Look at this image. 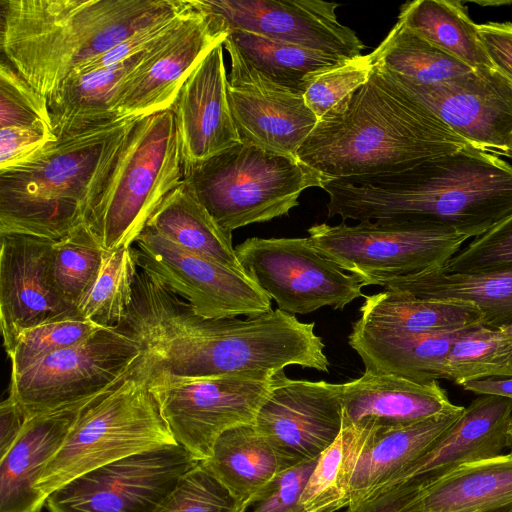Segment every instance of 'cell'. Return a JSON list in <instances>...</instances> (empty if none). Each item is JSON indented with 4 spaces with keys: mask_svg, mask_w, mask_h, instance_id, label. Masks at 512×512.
<instances>
[{
    "mask_svg": "<svg viewBox=\"0 0 512 512\" xmlns=\"http://www.w3.org/2000/svg\"><path fill=\"white\" fill-rule=\"evenodd\" d=\"M200 461L180 479L154 512H246Z\"/></svg>",
    "mask_w": 512,
    "mask_h": 512,
    "instance_id": "obj_41",
    "label": "cell"
},
{
    "mask_svg": "<svg viewBox=\"0 0 512 512\" xmlns=\"http://www.w3.org/2000/svg\"><path fill=\"white\" fill-rule=\"evenodd\" d=\"M27 417L12 396L0 404V458L3 457L19 437Z\"/></svg>",
    "mask_w": 512,
    "mask_h": 512,
    "instance_id": "obj_48",
    "label": "cell"
},
{
    "mask_svg": "<svg viewBox=\"0 0 512 512\" xmlns=\"http://www.w3.org/2000/svg\"><path fill=\"white\" fill-rule=\"evenodd\" d=\"M139 117L58 136L0 171V234L58 241L86 222Z\"/></svg>",
    "mask_w": 512,
    "mask_h": 512,
    "instance_id": "obj_4",
    "label": "cell"
},
{
    "mask_svg": "<svg viewBox=\"0 0 512 512\" xmlns=\"http://www.w3.org/2000/svg\"><path fill=\"white\" fill-rule=\"evenodd\" d=\"M226 39L267 78L303 95L308 74L346 59L241 30H229Z\"/></svg>",
    "mask_w": 512,
    "mask_h": 512,
    "instance_id": "obj_34",
    "label": "cell"
},
{
    "mask_svg": "<svg viewBox=\"0 0 512 512\" xmlns=\"http://www.w3.org/2000/svg\"><path fill=\"white\" fill-rule=\"evenodd\" d=\"M502 156L508 157L512 159V139L507 147V149L504 151Z\"/></svg>",
    "mask_w": 512,
    "mask_h": 512,
    "instance_id": "obj_52",
    "label": "cell"
},
{
    "mask_svg": "<svg viewBox=\"0 0 512 512\" xmlns=\"http://www.w3.org/2000/svg\"><path fill=\"white\" fill-rule=\"evenodd\" d=\"M137 272L132 246L106 252L95 283L77 306L81 316L103 328L116 327L128 313Z\"/></svg>",
    "mask_w": 512,
    "mask_h": 512,
    "instance_id": "obj_38",
    "label": "cell"
},
{
    "mask_svg": "<svg viewBox=\"0 0 512 512\" xmlns=\"http://www.w3.org/2000/svg\"><path fill=\"white\" fill-rule=\"evenodd\" d=\"M317 459L304 460L282 470L266 486L252 512H305L301 496Z\"/></svg>",
    "mask_w": 512,
    "mask_h": 512,
    "instance_id": "obj_44",
    "label": "cell"
},
{
    "mask_svg": "<svg viewBox=\"0 0 512 512\" xmlns=\"http://www.w3.org/2000/svg\"><path fill=\"white\" fill-rule=\"evenodd\" d=\"M465 391L476 395H493L512 400V377H491L465 382L461 385Z\"/></svg>",
    "mask_w": 512,
    "mask_h": 512,
    "instance_id": "obj_49",
    "label": "cell"
},
{
    "mask_svg": "<svg viewBox=\"0 0 512 512\" xmlns=\"http://www.w3.org/2000/svg\"><path fill=\"white\" fill-rule=\"evenodd\" d=\"M369 430L342 426L317 459L301 496L305 512H336L348 507L352 476Z\"/></svg>",
    "mask_w": 512,
    "mask_h": 512,
    "instance_id": "obj_35",
    "label": "cell"
},
{
    "mask_svg": "<svg viewBox=\"0 0 512 512\" xmlns=\"http://www.w3.org/2000/svg\"><path fill=\"white\" fill-rule=\"evenodd\" d=\"M255 426L291 463L318 458L342 429V384L272 377Z\"/></svg>",
    "mask_w": 512,
    "mask_h": 512,
    "instance_id": "obj_17",
    "label": "cell"
},
{
    "mask_svg": "<svg viewBox=\"0 0 512 512\" xmlns=\"http://www.w3.org/2000/svg\"><path fill=\"white\" fill-rule=\"evenodd\" d=\"M485 512H512V503L508 504L506 506H503V507H500L497 509H493V510H489V511H485Z\"/></svg>",
    "mask_w": 512,
    "mask_h": 512,
    "instance_id": "obj_51",
    "label": "cell"
},
{
    "mask_svg": "<svg viewBox=\"0 0 512 512\" xmlns=\"http://www.w3.org/2000/svg\"><path fill=\"white\" fill-rule=\"evenodd\" d=\"M512 503V454L461 466L419 491L402 512H485Z\"/></svg>",
    "mask_w": 512,
    "mask_h": 512,
    "instance_id": "obj_26",
    "label": "cell"
},
{
    "mask_svg": "<svg viewBox=\"0 0 512 512\" xmlns=\"http://www.w3.org/2000/svg\"><path fill=\"white\" fill-rule=\"evenodd\" d=\"M478 30L492 65L512 83V23L478 24Z\"/></svg>",
    "mask_w": 512,
    "mask_h": 512,
    "instance_id": "obj_46",
    "label": "cell"
},
{
    "mask_svg": "<svg viewBox=\"0 0 512 512\" xmlns=\"http://www.w3.org/2000/svg\"><path fill=\"white\" fill-rule=\"evenodd\" d=\"M190 0H0L4 61L47 101L77 68Z\"/></svg>",
    "mask_w": 512,
    "mask_h": 512,
    "instance_id": "obj_3",
    "label": "cell"
},
{
    "mask_svg": "<svg viewBox=\"0 0 512 512\" xmlns=\"http://www.w3.org/2000/svg\"><path fill=\"white\" fill-rule=\"evenodd\" d=\"M466 329L393 335L352 325L348 344L361 358L365 370L424 383L445 379L447 354L455 339Z\"/></svg>",
    "mask_w": 512,
    "mask_h": 512,
    "instance_id": "obj_27",
    "label": "cell"
},
{
    "mask_svg": "<svg viewBox=\"0 0 512 512\" xmlns=\"http://www.w3.org/2000/svg\"><path fill=\"white\" fill-rule=\"evenodd\" d=\"M0 239V327L8 355L25 331L81 314L51 279L54 241L18 234H0Z\"/></svg>",
    "mask_w": 512,
    "mask_h": 512,
    "instance_id": "obj_19",
    "label": "cell"
},
{
    "mask_svg": "<svg viewBox=\"0 0 512 512\" xmlns=\"http://www.w3.org/2000/svg\"><path fill=\"white\" fill-rule=\"evenodd\" d=\"M464 409L459 406L406 427L369 430L352 476L348 506L387 487L459 419Z\"/></svg>",
    "mask_w": 512,
    "mask_h": 512,
    "instance_id": "obj_24",
    "label": "cell"
},
{
    "mask_svg": "<svg viewBox=\"0 0 512 512\" xmlns=\"http://www.w3.org/2000/svg\"><path fill=\"white\" fill-rule=\"evenodd\" d=\"M145 227L191 253L245 272L232 245V233L218 225L184 180L162 201Z\"/></svg>",
    "mask_w": 512,
    "mask_h": 512,
    "instance_id": "obj_31",
    "label": "cell"
},
{
    "mask_svg": "<svg viewBox=\"0 0 512 512\" xmlns=\"http://www.w3.org/2000/svg\"><path fill=\"white\" fill-rule=\"evenodd\" d=\"M470 144L377 65L316 126L297 159L331 179L391 174Z\"/></svg>",
    "mask_w": 512,
    "mask_h": 512,
    "instance_id": "obj_2",
    "label": "cell"
},
{
    "mask_svg": "<svg viewBox=\"0 0 512 512\" xmlns=\"http://www.w3.org/2000/svg\"><path fill=\"white\" fill-rule=\"evenodd\" d=\"M201 462L248 508L282 470L295 465L254 424L236 426L222 433L214 443L211 456Z\"/></svg>",
    "mask_w": 512,
    "mask_h": 512,
    "instance_id": "obj_25",
    "label": "cell"
},
{
    "mask_svg": "<svg viewBox=\"0 0 512 512\" xmlns=\"http://www.w3.org/2000/svg\"><path fill=\"white\" fill-rule=\"evenodd\" d=\"M223 42L199 62L171 108L184 176L210 157L241 142L229 106Z\"/></svg>",
    "mask_w": 512,
    "mask_h": 512,
    "instance_id": "obj_20",
    "label": "cell"
},
{
    "mask_svg": "<svg viewBox=\"0 0 512 512\" xmlns=\"http://www.w3.org/2000/svg\"><path fill=\"white\" fill-rule=\"evenodd\" d=\"M373 69V57L369 53L308 74L304 79L306 105L318 120L321 119L362 87L369 80Z\"/></svg>",
    "mask_w": 512,
    "mask_h": 512,
    "instance_id": "obj_40",
    "label": "cell"
},
{
    "mask_svg": "<svg viewBox=\"0 0 512 512\" xmlns=\"http://www.w3.org/2000/svg\"><path fill=\"white\" fill-rule=\"evenodd\" d=\"M145 51L120 63L70 74L47 101L55 135L119 118L116 108L122 85Z\"/></svg>",
    "mask_w": 512,
    "mask_h": 512,
    "instance_id": "obj_30",
    "label": "cell"
},
{
    "mask_svg": "<svg viewBox=\"0 0 512 512\" xmlns=\"http://www.w3.org/2000/svg\"><path fill=\"white\" fill-rule=\"evenodd\" d=\"M375 286L423 299L469 302L480 311L484 326L512 324V270L461 274L437 268L383 280Z\"/></svg>",
    "mask_w": 512,
    "mask_h": 512,
    "instance_id": "obj_29",
    "label": "cell"
},
{
    "mask_svg": "<svg viewBox=\"0 0 512 512\" xmlns=\"http://www.w3.org/2000/svg\"><path fill=\"white\" fill-rule=\"evenodd\" d=\"M52 128L47 100L6 61H0V129Z\"/></svg>",
    "mask_w": 512,
    "mask_h": 512,
    "instance_id": "obj_43",
    "label": "cell"
},
{
    "mask_svg": "<svg viewBox=\"0 0 512 512\" xmlns=\"http://www.w3.org/2000/svg\"><path fill=\"white\" fill-rule=\"evenodd\" d=\"M371 54L374 65L417 84H435L474 70L398 21Z\"/></svg>",
    "mask_w": 512,
    "mask_h": 512,
    "instance_id": "obj_33",
    "label": "cell"
},
{
    "mask_svg": "<svg viewBox=\"0 0 512 512\" xmlns=\"http://www.w3.org/2000/svg\"><path fill=\"white\" fill-rule=\"evenodd\" d=\"M191 2V0H190ZM192 8L174 13L123 40L121 43L92 59L72 73H85L99 68L123 62L130 57L137 55L154 45L162 37L168 34L181 20V18ZM71 73V74H72Z\"/></svg>",
    "mask_w": 512,
    "mask_h": 512,
    "instance_id": "obj_45",
    "label": "cell"
},
{
    "mask_svg": "<svg viewBox=\"0 0 512 512\" xmlns=\"http://www.w3.org/2000/svg\"><path fill=\"white\" fill-rule=\"evenodd\" d=\"M135 244L137 267L204 318H249L272 310L271 298L246 272L191 253L149 227Z\"/></svg>",
    "mask_w": 512,
    "mask_h": 512,
    "instance_id": "obj_12",
    "label": "cell"
},
{
    "mask_svg": "<svg viewBox=\"0 0 512 512\" xmlns=\"http://www.w3.org/2000/svg\"><path fill=\"white\" fill-rule=\"evenodd\" d=\"M106 251L86 222L66 237L54 241L49 260L50 276L60 296L77 306L95 283Z\"/></svg>",
    "mask_w": 512,
    "mask_h": 512,
    "instance_id": "obj_37",
    "label": "cell"
},
{
    "mask_svg": "<svg viewBox=\"0 0 512 512\" xmlns=\"http://www.w3.org/2000/svg\"><path fill=\"white\" fill-rule=\"evenodd\" d=\"M231 60L227 94L240 140L297 158L318 122L304 95L273 82L225 38Z\"/></svg>",
    "mask_w": 512,
    "mask_h": 512,
    "instance_id": "obj_16",
    "label": "cell"
},
{
    "mask_svg": "<svg viewBox=\"0 0 512 512\" xmlns=\"http://www.w3.org/2000/svg\"><path fill=\"white\" fill-rule=\"evenodd\" d=\"M360 317L352 325L381 334L449 332L483 325L469 302L423 299L384 289L365 296Z\"/></svg>",
    "mask_w": 512,
    "mask_h": 512,
    "instance_id": "obj_28",
    "label": "cell"
},
{
    "mask_svg": "<svg viewBox=\"0 0 512 512\" xmlns=\"http://www.w3.org/2000/svg\"><path fill=\"white\" fill-rule=\"evenodd\" d=\"M438 381L416 382L365 370L342 384V426L394 429L457 409Z\"/></svg>",
    "mask_w": 512,
    "mask_h": 512,
    "instance_id": "obj_22",
    "label": "cell"
},
{
    "mask_svg": "<svg viewBox=\"0 0 512 512\" xmlns=\"http://www.w3.org/2000/svg\"><path fill=\"white\" fill-rule=\"evenodd\" d=\"M512 417V400L480 395L459 419L387 486L416 480L426 486L457 468L502 455ZM385 488V487H384Z\"/></svg>",
    "mask_w": 512,
    "mask_h": 512,
    "instance_id": "obj_21",
    "label": "cell"
},
{
    "mask_svg": "<svg viewBox=\"0 0 512 512\" xmlns=\"http://www.w3.org/2000/svg\"><path fill=\"white\" fill-rule=\"evenodd\" d=\"M307 231L320 254L364 286L441 268L469 239L449 228L394 221L320 223Z\"/></svg>",
    "mask_w": 512,
    "mask_h": 512,
    "instance_id": "obj_8",
    "label": "cell"
},
{
    "mask_svg": "<svg viewBox=\"0 0 512 512\" xmlns=\"http://www.w3.org/2000/svg\"><path fill=\"white\" fill-rule=\"evenodd\" d=\"M102 328L82 316H76L25 331L8 354L11 375H18L44 357L86 340Z\"/></svg>",
    "mask_w": 512,
    "mask_h": 512,
    "instance_id": "obj_39",
    "label": "cell"
},
{
    "mask_svg": "<svg viewBox=\"0 0 512 512\" xmlns=\"http://www.w3.org/2000/svg\"><path fill=\"white\" fill-rule=\"evenodd\" d=\"M149 375L150 389L173 437L198 461L211 456L225 431L255 424L273 383V376L247 374L192 379Z\"/></svg>",
    "mask_w": 512,
    "mask_h": 512,
    "instance_id": "obj_10",
    "label": "cell"
},
{
    "mask_svg": "<svg viewBox=\"0 0 512 512\" xmlns=\"http://www.w3.org/2000/svg\"><path fill=\"white\" fill-rule=\"evenodd\" d=\"M142 355L119 328H102L11 375L9 395L30 419L99 395L129 375Z\"/></svg>",
    "mask_w": 512,
    "mask_h": 512,
    "instance_id": "obj_9",
    "label": "cell"
},
{
    "mask_svg": "<svg viewBox=\"0 0 512 512\" xmlns=\"http://www.w3.org/2000/svg\"><path fill=\"white\" fill-rule=\"evenodd\" d=\"M330 179L297 158L239 142L202 162L184 182L225 231L286 216L301 193Z\"/></svg>",
    "mask_w": 512,
    "mask_h": 512,
    "instance_id": "obj_7",
    "label": "cell"
},
{
    "mask_svg": "<svg viewBox=\"0 0 512 512\" xmlns=\"http://www.w3.org/2000/svg\"><path fill=\"white\" fill-rule=\"evenodd\" d=\"M439 269L461 274L512 270V215L475 237Z\"/></svg>",
    "mask_w": 512,
    "mask_h": 512,
    "instance_id": "obj_42",
    "label": "cell"
},
{
    "mask_svg": "<svg viewBox=\"0 0 512 512\" xmlns=\"http://www.w3.org/2000/svg\"><path fill=\"white\" fill-rule=\"evenodd\" d=\"M398 22L472 69L495 68L478 24L457 0H415L401 5Z\"/></svg>",
    "mask_w": 512,
    "mask_h": 512,
    "instance_id": "obj_32",
    "label": "cell"
},
{
    "mask_svg": "<svg viewBox=\"0 0 512 512\" xmlns=\"http://www.w3.org/2000/svg\"><path fill=\"white\" fill-rule=\"evenodd\" d=\"M506 447L509 449V453L512 454V417L507 430V444Z\"/></svg>",
    "mask_w": 512,
    "mask_h": 512,
    "instance_id": "obj_50",
    "label": "cell"
},
{
    "mask_svg": "<svg viewBox=\"0 0 512 512\" xmlns=\"http://www.w3.org/2000/svg\"><path fill=\"white\" fill-rule=\"evenodd\" d=\"M512 377V324L464 330L445 360V379L461 386L473 380Z\"/></svg>",
    "mask_w": 512,
    "mask_h": 512,
    "instance_id": "obj_36",
    "label": "cell"
},
{
    "mask_svg": "<svg viewBox=\"0 0 512 512\" xmlns=\"http://www.w3.org/2000/svg\"><path fill=\"white\" fill-rule=\"evenodd\" d=\"M423 484L410 479L377 490L366 499L348 506L346 512H402L415 498Z\"/></svg>",
    "mask_w": 512,
    "mask_h": 512,
    "instance_id": "obj_47",
    "label": "cell"
},
{
    "mask_svg": "<svg viewBox=\"0 0 512 512\" xmlns=\"http://www.w3.org/2000/svg\"><path fill=\"white\" fill-rule=\"evenodd\" d=\"M379 67L474 148L498 156L507 149L512 139V83L495 68L424 85Z\"/></svg>",
    "mask_w": 512,
    "mask_h": 512,
    "instance_id": "obj_15",
    "label": "cell"
},
{
    "mask_svg": "<svg viewBox=\"0 0 512 512\" xmlns=\"http://www.w3.org/2000/svg\"><path fill=\"white\" fill-rule=\"evenodd\" d=\"M328 218L412 222L478 237L512 215V165L469 145L383 175L331 179Z\"/></svg>",
    "mask_w": 512,
    "mask_h": 512,
    "instance_id": "obj_1",
    "label": "cell"
},
{
    "mask_svg": "<svg viewBox=\"0 0 512 512\" xmlns=\"http://www.w3.org/2000/svg\"><path fill=\"white\" fill-rule=\"evenodd\" d=\"M91 399L27 420L0 458V512H41L46 498L36 484Z\"/></svg>",
    "mask_w": 512,
    "mask_h": 512,
    "instance_id": "obj_23",
    "label": "cell"
},
{
    "mask_svg": "<svg viewBox=\"0 0 512 512\" xmlns=\"http://www.w3.org/2000/svg\"><path fill=\"white\" fill-rule=\"evenodd\" d=\"M183 180L172 111L139 117L128 132L86 223L106 252L131 247L154 211Z\"/></svg>",
    "mask_w": 512,
    "mask_h": 512,
    "instance_id": "obj_6",
    "label": "cell"
},
{
    "mask_svg": "<svg viewBox=\"0 0 512 512\" xmlns=\"http://www.w3.org/2000/svg\"><path fill=\"white\" fill-rule=\"evenodd\" d=\"M200 461L179 444L133 454L86 472L52 492L49 512H154Z\"/></svg>",
    "mask_w": 512,
    "mask_h": 512,
    "instance_id": "obj_13",
    "label": "cell"
},
{
    "mask_svg": "<svg viewBox=\"0 0 512 512\" xmlns=\"http://www.w3.org/2000/svg\"><path fill=\"white\" fill-rule=\"evenodd\" d=\"M220 16L229 30L255 33L339 58L361 55L356 32L341 24L339 4L321 0H195Z\"/></svg>",
    "mask_w": 512,
    "mask_h": 512,
    "instance_id": "obj_18",
    "label": "cell"
},
{
    "mask_svg": "<svg viewBox=\"0 0 512 512\" xmlns=\"http://www.w3.org/2000/svg\"><path fill=\"white\" fill-rule=\"evenodd\" d=\"M192 8L164 37L144 52L124 81L119 117H143L169 110L195 67L229 34L225 21L191 0Z\"/></svg>",
    "mask_w": 512,
    "mask_h": 512,
    "instance_id": "obj_14",
    "label": "cell"
},
{
    "mask_svg": "<svg viewBox=\"0 0 512 512\" xmlns=\"http://www.w3.org/2000/svg\"><path fill=\"white\" fill-rule=\"evenodd\" d=\"M245 272L291 315L343 309L365 297L363 282L320 254L308 237H251L235 247Z\"/></svg>",
    "mask_w": 512,
    "mask_h": 512,
    "instance_id": "obj_11",
    "label": "cell"
},
{
    "mask_svg": "<svg viewBox=\"0 0 512 512\" xmlns=\"http://www.w3.org/2000/svg\"><path fill=\"white\" fill-rule=\"evenodd\" d=\"M150 389L143 359L123 380L92 398L46 465L36 489L47 498L74 478L147 450L176 445Z\"/></svg>",
    "mask_w": 512,
    "mask_h": 512,
    "instance_id": "obj_5",
    "label": "cell"
}]
</instances>
